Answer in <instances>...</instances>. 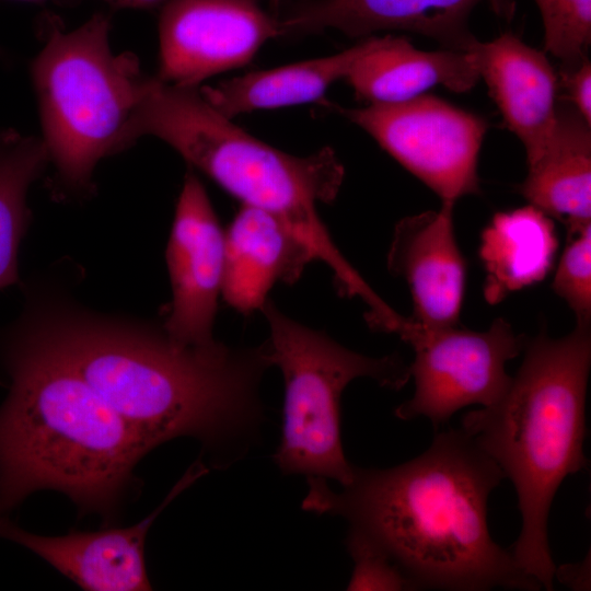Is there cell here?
Returning a JSON list of instances; mask_svg holds the SVG:
<instances>
[{"label":"cell","instance_id":"14","mask_svg":"<svg viewBox=\"0 0 591 591\" xmlns=\"http://www.w3.org/2000/svg\"><path fill=\"white\" fill-rule=\"evenodd\" d=\"M454 205L441 204L401 219L394 227L387 268L408 286L413 315L426 328L456 326L465 291L466 263L457 245Z\"/></svg>","mask_w":591,"mask_h":591},{"label":"cell","instance_id":"27","mask_svg":"<svg viewBox=\"0 0 591 591\" xmlns=\"http://www.w3.org/2000/svg\"><path fill=\"white\" fill-rule=\"evenodd\" d=\"M116 8L154 9L163 7L170 0H104Z\"/></svg>","mask_w":591,"mask_h":591},{"label":"cell","instance_id":"5","mask_svg":"<svg viewBox=\"0 0 591 591\" xmlns=\"http://www.w3.org/2000/svg\"><path fill=\"white\" fill-rule=\"evenodd\" d=\"M157 137L242 206L288 224L320 258L336 244L317 211L338 195L345 170L328 147L309 155L286 153L255 138L217 111L198 88L151 78L128 131L129 144Z\"/></svg>","mask_w":591,"mask_h":591},{"label":"cell","instance_id":"15","mask_svg":"<svg viewBox=\"0 0 591 591\" xmlns=\"http://www.w3.org/2000/svg\"><path fill=\"white\" fill-rule=\"evenodd\" d=\"M479 79L496 103L506 127L522 142L526 164L548 144L557 120L558 77L544 51L511 32L468 48Z\"/></svg>","mask_w":591,"mask_h":591},{"label":"cell","instance_id":"26","mask_svg":"<svg viewBox=\"0 0 591 591\" xmlns=\"http://www.w3.org/2000/svg\"><path fill=\"white\" fill-rule=\"evenodd\" d=\"M555 577L559 582L573 590H586L590 586V560L567 564L555 568Z\"/></svg>","mask_w":591,"mask_h":591},{"label":"cell","instance_id":"7","mask_svg":"<svg viewBox=\"0 0 591 591\" xmlns=\"http://www.w3.org/2000/svg\"><path fill=\"white\" fill-rule=\"evenodd\" d=\"M260 311L269 328L264 341L268 360L283 379L282 434L273 459L281 473L329 478L341 486L352 479L340 433V399L346 386L370 378L398 391L410 379L398 354L375 358L341 346L267 300Z\"/></svg>","mask_w":591,"mask_h":591},{"label":"cell","instance_id":"19","mask_svg":"<svg viewBox=\"0 0 591 591\" xmlns=\"http://www.w3.org/2000/svg\"><path fill=\"white\" fill-rule=\"evenodd\" d=\"M374 39L367 37L335 55L250 72L216 86H202L199 91L229 118L259 109L315 102L336 81L345 80L356 60L373 45Z\"/></svg>","mask_w":591,"mask_h":591},{"label":"cell","instance_id":"18","mask_svg":"<svg viewBox=\"0 0 591 591\" xmlns=\"http://www.w3.org/2000/svg\"><path fill=\"white\" fill-rule=\"evenodd\" d=\"M572 106L557 107L545 150L528 164L520 193L566 229L591 222V130Z\"/></svg>","mask_w":591,"mask_h":591},{"label":"cell","instance_id":"10","mask_svg":"<svg viewBox=\"0 0 591 591\" xmlns=\"http://www.w3.org/2000/svg\"><path fill=\"white\" fill-rule=\"evenodd\" d=\"M281 35L279 19L252 0H170L159 19L157 77L198 88L215 74L244 66L267 40Z\"/></svg>","mask_w":591,"mask_h":591},{"label":"cell","instance_id":"21","mask_svg":"<svg viewBox=\"0 0 591 591\" xmlns=\"http://www.w3.org/2000/svg\"><path fill=\"white\" fill-rule=\"evenodd\" d=\"M50 163L42 138L0 130V290L20 283L18 254L30 225V186Z\"/></svg>","mask_w":591,"mask_h":591},{"label":"cell","instance_id":"2","mask_svg":"<svg viewBox=\"0 0 591 591\" xmlns=\"http://www.w3.org/2000/svg\"><path fill=\"white\" fill-rule=\"evenodd\" d=\"M505 478L471 436L449 429L401 465H354L351 482L339 493L325 478L306 477L302 509L346 519L417 589L540 590L488 530V498Z\"/></svg>","mask_w":591,"mask_h":591},{"label":"cell","instance_id":"8","mask_svg":"<svg viewBox=\"0 0 591 591\" xmlns=\"http://www.w3.org/2000/svg\"><path fill=\"white\" fill-rule=\"evenodd\" d=\"M399 337L415 351L409 366L415 393L394 415L402 420L426 417L434 428L465 406L486 407L498 402L512 380L506 363L519 356L528 341L501 317L483 332L457 325L426 328L409 320Z\"/></svg>","mask_w":591,"mask_h":591},{"label":"cell","instance_id":"16","mask_svg":"<svg viewBox=\"0 0 591 591\" xmlns=\"http://www.w3.org/2000/svg\"><path fill=\"white\" fill-rule=\"evenodd\" d=\"M314 260L311 248L282 220L241 206L224 229L221 297L242 314L260 311L277 282L294 283Z\"/></svg>","mask_w":591,"mask_h":591},{"label":"cell","instance_id":"3","mask_svg":"<svg viewBox=\"0 0 591 591\" xmlns=\"http://www.w3.org/2000/svg\"><path fill=\"white\" fill-rule=\"evenodd\" d=\"M0 517L36 490L109 521L149 451L95 391L16 321L0 333Z\"/></svg>","mask_w":591,"mask_h":591},{"label":"cell","instance_id":"9","mask_svg":"<svg viewBox=\"0 0 591 591\" xmlns=\"http://www.w3.org/2000/svg\"><path fill=\"white\" fill-rule=\"evenodd\" d=\"M339 112L427 185L441 204L455 205L480 193L477 164L488 128L483 117L429 94Z\"/></svg>","mask_w":591,"mask_h":591},{"label":"cell","instance_id":"1","mask_svg":"<svg viewBox=\"0 0 591 591\" xmlns=\"http://www.w3.org/2000/svg\"><path fill=\"white\" fill-rule=\"evenodd\" d=\"M73 369L148 451L198 439L215 467L241 460L265 419L260 381L271 367L256 347H181L153 327L27 293L16 320Z\"/></svg>","mask_w":591,"mask_h":591},{"label":"cell","instance_id":"25","mask_svg":"<svg viewBox=\"0 0 591 591\" xmlns=\"http://www.w3.org/2000/svg\"><path fill=\"white\" fill-rule=\"evenodd\" d=\"M561 82L571 106L591 125V65L586 58L577 66L561 70Z\"/></svg>","mask_w":591,"mask_h":591},{"label":"cell","instance_id":"24","mask_svg":"<svg viewBox=\"0 0 591 591\" xmlns=\"http://www.w3.org/2000/svg\"><path fill=\"white\" fill-rule=\"evenodd\" d=\"M345 544L354 560L347 590H417L401 568L359 531L350 528Z\"/></svg>","mask_w":591,"mask_h":591},{"label":"cell","instance_id":"23","mask_svg":"<svg viewBox=\"0 0 591 591\" xmlns=\"http://www.w3.org/2000/svg\"><path fill=\"white\" fill-rule=\"evenodd\" d=\"M567 234L552 288L573 312L576 325H591V222Z\"/></svg>","mask_w":591,"mask_h":591},{"label":"cell","instance_id":"12","mask_svg":"<svg viewBox=\"0 0 591 591\" xmlns=\"http://www.w3.org/2000/svg\"><path fill=\"white\" fill-rule=\"evenodd\" d=\"M207 472L200 460L194 463L151 514L128 528L72 531L50 537L30 533L0 517V537L37 554L83 590H151L144 557L147 533L164 508Z\"/></svg>","mask_w":591,"mask_h":591},{"label":"cell","instance_id":"28","mask_svg":"<svg viewBox=\"0 0 591 591\" xmlns=\"http://www.w3.org/2000/svg\"><path fill=\"white\" fill-rule=\"evenodd\" d=\"M18 1H42V0H18Z\"/></svg>","mask_w":591,"mask_h":591},{"label":"cell","instance_id":"20","mask_svg":"<svg viewBox=\"0 0 591 591\" xmlns=\"http://www.w3.org/2000/svg\"><path fill=\"white\" fill-rule=\"evenodd\" d=\"M557 240L551 218L532 205L494 216L482 235L485 297L490 303L545 277Z\"/></svg>","mask_w":591,"mask_h":591},{"label":"cell","instance_id":"11","mask_svg":"<svg viewBox=\"0 0 591 591\" xmlns=\"http://www.w3.org/2000/svg\"><path fill=\"white\" fill-rule=\"evenodd\" d=\"M165 257L172 290L165 334L181 347H217L213 324L222 291L224 229L193 172L184 178Z\"/></svg>","mask_w":591,"mask_h":591},{"label":"cell","instance_id":"4","mask_svg":"<svg viewBox=\"0 0 591 591\" xmlns=\"http://www.w3.org/2000/svg\"><path fill=\"white\" fill-rule=\"evenodd\" d=\"M503 396L462 416V430L499 465L518 496L522 529L512 556L519 568L553 590L555 564L547 519L566 476L587 468L586 396L591 325L560 338L541 331Z\"/></svg>","mask_w":591,"mask_h":591},{"label":"cell","instance_id":"22","mask_svg":"<svg viewBox=\"0 0 591 591\" xmlns=\"http://www.w3.org/2000/svg\"><path fill=\"white\" fill-rule=\"evenodd\" d=\"M544 27V49L569 69L591 44V0H534Z\"/></svg>","mask_w":591,"mask_h":591},{"label":"cell","instance_id":"6","mask_svg":"<svg viewBox=\"0 0 591 591\" xmlns=\"http://www.w3.org/2000/svg\"><path fill=\"white\" fill-rule=\"evenodd\" d=\"M111 20L95 13L78 28L54 24L31 65L42 140L69 193L92 189L96 164L129 146L131 120L150 85L138 58L115 54Z\"/></svg>","mask_w":591,"mask_h":591},{"label":"cell","instance_id":"17","mask_svg":"<svg viewBox=\"0 0 591 591\" xmlns=\"http://www.w3.org/2000/svg\"><path fill=\"white\" fill-rule=\"evenodd\" d=\"M479 74L470 51L417 49L405 37H375L345 81L367 104H395L442 85L455 93L470 91Z\"/></svg>","mask_w":591,"mask_h":591},{"label":"cell","instance_id":"13","mask_svg":"<svg viewBox=\"0 0 591 591\" xmlns=\"http://www.w3.org/2000/svg\"><path fill=\"white\" fill-rule=\"evenodd\" d=\"M483 2L507 20L515 11L514 0H313L293 7L279 23L282 35L333 28L364 37L379 31H408L444 48L467 51L477 39L468 18Z\"/></svg>","mask_w":591,"mask_h":591}]
</instances>
